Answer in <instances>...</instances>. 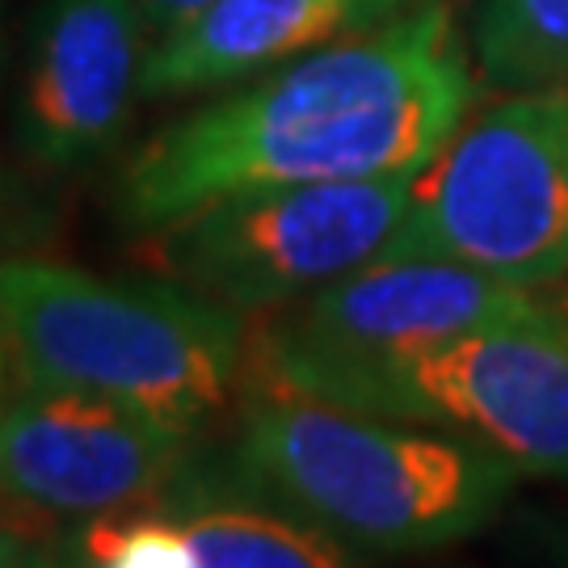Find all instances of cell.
Wrapping results in <instances>:
<instances>
[{"label": "cell", "instance_id": "obj_9", "mask_svg": "<svg viewBox=\"0 0 568 568\" xmlns=\"http://www.w3.org/2000/svg\"><path fill=\"white\" fill-rule=\"evenodd\" d=\"M148 51L135 0H42L9 114L21 161L42 173L102 164L143 102Z\"/></svg>", "mask_w": 568, "mask_h": 568}, {"label": "cell", "instance_id": "obj_2", "mask_svg": "<svg viewBox=\"0 0 568 568\" xmlns=\"http://www.w3.org/2000/svg\"><path fill=\"white\" fill-rule=\"evenodd\" d=\"M232 471L244 493L333 535L354 556H405L488 527L518 471L450 434L244 384Z\"/></svg>", "mask_w": 568, "mask_h": 568}, {"label": "cell", "instance_id": "obj_16", "mask_svg": "<svg viewBox=\"0 0 568 568\" xmlns=\"http://www.w3.org/2000/svg\"><path fill=\"white\" fill-rule=\"evenodd\" d=\"M0 68H4V18H0Z\"/></svg>", "mask_w": 568, "mask_h": 568}, {"label": "cell", "instance_id": "obj_12", "mask_svg": "<svg viewBox=\"0 0 568 568\" xmlns=\"http://www.w3.org/2000/svg\"><path fill=\"white\" fill-rule=\"evenodd\" d=\"M467 51L493 93L568 89V0H471Z\"/></svg>", "mask_w": 568, "mask_h": 568}, {"label": "cell", "instance_id": "obj_6", "mask_svg": "<svg viewBox=\"0 0 568 568\" xmlns=\"http://www.w3.org/2000/svg\"><path fill=\"white\" fill-rule=\"evenodd\" d=\"M291 392L438 429L509 464L518 476L568 485L565 312L471 328L396 363L328 375Z\"/></svg>", "mask_w": 568, "mask_h": 568}, {"label": "cell", "instance_id": "obj_11", "mask_svg": "<svg viewBox=\"0 0 568 568\" xmlns=\"http://www.w3.org/2000/svg\"><path fill=\"white\" fill-rule=\"evenodd\" d=\"M161 509L178 527L185 568H337L358 560L333 535L244 488L227 497L178 485L161 497Z\"/></svg>", "mask_w": 568, "mask_h": 568}, {"label": "cell", "instance_id": "obj_4", "mask_svg": "<svg viewBox=\"0 0 568 568\" xmlns=\"http://www.w3.org/2000/svg\"><path fill=\"white\" fill-rule=\"evenodd\" d=\"M379 257L455 262L523 291L568 283V89L476 102L417 169Z\"/></svg>", "mask_w": 568, "mask_h": 568}, {"label": "cell", "instance_id": "obj_5", "mask_svg": "<svg viewBox=\"0 0 568 568\" xmlns=\"http://www.w3.org/2000/svg\"><path fill=\"white\" fill-rule=\"evenodd\" d=\"M413 173L262 185L143 227L131 262L244 321L274 316L384 253Z\"/></svg>", "mask_w": 568, "mask_h": 568}, {"label": "cell", "instance_id": "obj_3", "mask_svg": "<svg viewBox=\"0 0 568 568\" xmlns=\"http://www.w3.org/2000/svg\"><path fill=\"white\" fill-rule=\"evenodd\" d=\"M18 379L77 387L203 438L241 400L253 325L185 286L105 278L39 253L0 257Z\"/></svg>", "mask_w": 568, "mask_h": 568}, {"label": "cell", "instance_id": "obj_15", "mask_svg": "<svg viewBox=\"0 0 568 568\" xmlns=\"http://www.w3.org/2000/svg\"><path fill=\"white\" fill-rule=\"evenodd\" d=\"M13 387H18V363H13V345H9L4 328H0V417H4V408L13 400Z\"/></svg>", "mask_w": 568, "mask_h": 568}, {"label": "cell", "instance_id": "obj_7", "mask_svg": "<svg viewBox=\"0 0 568 568\" xmlns=\"http://www.w3.org/2000/svg\"><path fill=\"white\" fill-rule=\"evenodd\" d=\"M565 312L544 291L485 278L467 265L375 257L253 328L244 384L307 387L328 375L396 363L417 349L506 321Z\"/></svg>", "mask_w": 568, "mask_h": 568}, {"label": "cell", "instance_id": "obj_10", "mask_svg": "<svg viewBox=\"0 0 568 568\" xmlns=\"http://www.w3.org/2000/svg\"><path fill=\"white\" fill-rule=\"evenodd\" d=\"M408 0H211L178 30L152 39L143 98L224 93L316 47L396 18Z\"/></svg>", "mask_w": 568, "mask_h": 568}, {"label": "cell", "instance_id": "obj_1", "mask_svg": "<svg viewBox=\"0 0 568 568\" xmlns=\"http://www.w3.org/2000/svg\"><path fill=\"white\" fill-rule=\"evenodd\" d=\"M480 93L450 0H408L164 122L119 164L110 211L135 236L241 190L413 173Z\"/></svg>", "mask_w": 568, "mask_h": 568}, {"label": "cell", "instance_id": "obj_13", "mask_svg": "<svg viewBox=\"0 0 568 568\" xmlns=\"http://www.w3.org/2000/svg\"><path fill=\"white\" fill-rule=\"evenodd\" d=\"M47 211L34 203V194L21 185V178L0 161V257L9 253H34L30 244L42 241Z\"/></svg>", "mask_w": 568, "mask_h": 568}, {"label": "cell", "instance_id": "obj_8", "mask_svg": "<svg viewBox=\"0 0 568 568\" xmlns=\"http://www.w3.org/2000/svg\"><path fill=\"white\" fill-rule=\"evenodd\" d=\"M199 438L77 387L18 379L0 417V514L72 530L169 497Z\"/></svg>", "mask_w": 568, "mask_h": 568}, {"label": "cell", "instance_id": "obj_14", "mask_svg": "<svg viewBox=\"0 0 568 568\" xmlns=\"http://www.w3.org/2000/svg\"><path fill=\"white\" fill-rule=\"evenodd\" d=\"M211 0H135V9L143 13L148 21V30H152V39H161L169 30H178L182 21H190L199 9H206Z\"/></svg>", "mask_w": 568, "mask_h": 568}]
</instances>
